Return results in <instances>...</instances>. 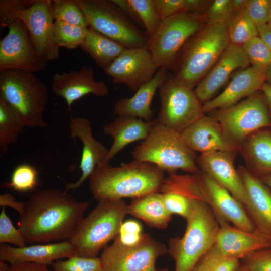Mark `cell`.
I'll list each match as a JSON object with an SVG mask.
<instances>
[{
    "mask_svg": "<svg viewBox=\"0 0 271 271\" xmlns=\"http://www.w3.org/2000/svg\"><path fill=\"white\" fill-rule=\"evenodd\" d=\"M196 175L205 202L211 208L219 226L229 223L248 232L256 229L244 206L227 190L201 171Z\"/></svg>",
    "mask_w": 271,
    "mask_h": 271,
    "instance_id": "15",
    "label": "cell"
},
{
    "mask_svg": "<svg viewBox=\"0 0 271 271\" xmlns=\"http://www.w3.org/2000/svg\"><path fill=\"white\" fill-rule=\"evenodd\" d=\"M238 171L248 198L245 209L255 229L271 238V191L247 168L239 166Z\"/></svg>",
    "mask_w": 271,
    "mask_h": 271,
    "instance_id": "24",
    "label": "cell"
},
{
    "mask_svg": "<svg viewBox=\"0 0 271 271\" xmlns=\"http://www.w3.org/2000/svg\"><path fill=\"white\" fill-rule=\"evenodd\" d=\"M261 91L266 101L271 120V85L265 82L261 87Z\"/></svg>",
    "mask_w": 271,
    "mask_h": 271,
    "instance_id": "53",
    "label": "cell"
},
{
    "mask_svg": "<svg viewBox=\"0 0 271 271\" xmlns=\"http://www.w3.org/2000/svg\"><path fill=\"white\" fill-rule=\"evenodd\" d=\"M0 205L2 207L9 206L17 211L19 215L23 211L25 203L17 201L15 197L9 193H5L0 195Z\"/></svg>",
    "mask_w": 271,
    "mask_h": 271,
    "instance_id": "47",
    "label": "cell"
},
{
    "mask_svg": "<svg viewBox=\"0 0 271 271\" xmlns=\"http://www.w3.org/2000/svg\"><path fill=\"white\" fill-rule=\"evenodd\" d=\"M265 72L252 66L240 69L221 93L202 104L204 114L232 106L260 91L265 82Z\"/></svg>",
    "mask_w": 271,
    "mask_h": 271,
    "instance_id": "23",
    "label": "cell"
},
{
    "mask_svg": "<svg viewBox=\"0 0 271 271\" xmlns=\"http://www.w3.org/2000/svg\"><path fill=\"white\" fill-rule=\"evenodd\" d=\"M166 252L165 244L144 233L141 241L131 246L122 245L116 238L99 257L104 271H157L156 260Z\"/></svg>",
    "mask_w": 271,
    "mask_h": 271,
    "instance_id": "14",
    "label": "cell"
},
{
    "mask_svg": "<svg viewBox=\"0 0 271 271\" xmlns=\"http://www.w3.org/2000/svg\"><path fill=\"white\" fill-rule=\"evenodd\" d=\"M249 171L260 179L271 176V130H259L239 146Z\"/></svg>",
    "mask_w": 271,
    "mask_h": 271,
    "instance_id": "28",
    "label": "cell"
},
{
    "mask_svg": "<svg viewBox=\"0 0 271 271\" xmlns=\"http://www.w3.org/2000/svg\"><path fill=\"white\" fill-rule=\"evenodd\" d=\"M52 79L53 93L63 98L69 108L75 101L86 95L105 97L109 92L105 82L95 79L92 67L83 66L77 71L56 73Z\"/></svg>",
    "mask_w": 271,
    "mask_h": 271,
    "instance_id": "21",
    "label": "cell"
},
{
    "mask_svg": "<svg viewBox=\"0 0 271 271\" xmlns=\"http://www.w3.org/2000/svg\"><path fill=\"white\" fill-rule=\"evenodd\" d=\"M54 271H104L100 257H85L75 255L66 260L52 264Z\"/></svg>",
    "mask_w": 271,
    "mask_h": 271,
    "instance_id": "39",
    "label": "cell"
},
{
    "mask_svg": "<svg viewBox=\"0 0 271 271\" xmlns=\"http://www.w3.org/2000/svg\"><path fill=\"white\" fill-rule=\"evenodd\" d=\"M210 271H237L241 265L240 260L222 256L213 246L208 251Z\"/></svg>",
    "mask_w": 271,
    "mask_h": 271,
    "instance_id": "44",
    "label": "cell"
},
{
    "mask_svg": "<svg viewBox=\"0 0 271 271\" xmlns=\"http://www.w3.org/2000/svg\"><path fill=\"white\" fill-rule=\"evenodd\" d=\"M270 25H271V12H270V19H269V23H268Z\"/></svg>",
    "mask_w": 271,
    "mask_h": 271,
    "instance_id": "57",
    "label": "cell"
},
{
    "mask_svg": "<svg viewBox=\"0 0 271 271\" xmlns=\"http://www.w3.org/2000/svg\"><path fill=\"white\" fill-rule=\"evenodd\" d=\"M165 171L156 165L137 160L113 167L98 166L89 178L94 199L105 200L137 198L160 192L165 180Z\"/></svg>",
    "mask_w": 271,
    "mask_h": 271,
    "instance_id": "2",
    "label": "cell"
},
{
    "mask_svg": "<svg viewBox=\"0 0 271 271\" xmlns=\"http://www.w3.org/2000/svg\"><path fill=\"white\" fill-rule=\"evenodd\" d=\"M134 160L154 164L170 175L180 170L189 174L200 170L194 151L183 141L181 133L158 123L147 138L131 153Z\"/></svg>",
    "mask_w": 271,
    "mask_h": 271,
    "instance_id": "7",
    "label": "cell"
},
{
    "mask_svg": "<svg viewBox=\"0 0 271 271\" xmlns=\"http://www.w3.org/2000/svg\"><path fill=\"white\" fill-rule=\"evenodd\" d=\"M159 69L147 47L126 48L104 71L114 84H123L136 92Z\"/></svg>",
    "mask_w": 271,
    "mask_h": 271,
    "instance_id": "16",
    "label": "cell"
},
{
    "mask_svg": "<svg viewBox=\"0 0 271 271\" xmlns=\"http://www.w3.org/2000/svg\"><path fill=\"white\" fill-rule=\"evenodd\" d=\"M246 11L257 27L269 23L271 0H247Z\"/></svg>",
    "mask_w": 271,
    "mask_h": 271,
    "instance_id": "42",
    "label": "cell"
},
{
    "mask_svg": "<svg viewBox=\"0 0 271 271\" xmlns=\"http://www.w3.org/2000/svg\"><path fill=\"white\" fill-rule=\"evenodd\" d=\"M249 64L242 46L230 43L196 86L194 91L200 103L211 100L234 71L246 68Z\"/></svg>",
    "mask_w": 271,
    "mask_h": 271,
    "instance_id": "18",
    "label": "cell"
},
{
    "mask_svg": "<svg viewBox=\"0 0 271 271\" xmlns=\"http://www.w3.org/2000/svg\"><path fill=\"white\" fill-rule=\"evenodd\" d=\"M0 271H54L49 269L46 265L34 263L9 264L0 261Z\"/></svg>",
    "mask_w": 271,
    "mask_h": 271,
    "instance_id": "46",
    "label": "cell"
},
{
    "mask_svg": "<svg viewBox=\"0 0 271 271\" xmlns=\"http://www.w3.org/2000/svg\"><path fill=\"white\" fill-rule=\"evenodd\" d=\"M206 24L204 16L190 12L179 13L161 20L148 45L158 67L173 68L185 44Z\"/></svg>",
    "mask_w": 271,
    "mask_h": 271,
    "instance_id": "10",
    "label": "cell"
},
{
    "mask_svg": "<svg viewBox=\"0 0 271 271\" xmlns=\"http://www.w3.org/2000/svg\"><path fill=\"white\" fill-rule=\"evenodd\" d=\"M269 188L271 191V176L260 179Z\"/></svg>",
    "mask_w": 271,
    "mask_h": 271,
    "instance_id": "55",
    "label": "cell"
},
{
    "mask_svg": "<svg viewBox=\"0 0 271 271\" xmlns=\"http://www.w3.org/2000/svg\"><path fill=\"white\" fill-rule=\"evenodd\" d=\"M213 247L222 256L241 260L255 251L271 247V238L257 229L248 232L224 223L220 225Z\"/></svg>",
    "mask_w": 271,
    "mask_h": 271,
    "instance_id": "22",
    "label": "cell"
},
{
    "mask_svg": "<svg viewBox=\"0 0 271 271\" xmlns=\"http://www.w3.org/2000/svg\"><path fill=\"white\" fill-rule=\"evenodd\" d=\"M186 220L183 235L168 241L167 252L175 261V271H191L214 246L220 227L211 208L203 201L194 203Z\"/></svg>",
    "mask_w": 271,
    "mask_h": 271,
    "instance_id": "5",
    "label": "cell"
},
{
    "mask_svg": "<svg viewBox=\"0 0 271 271\" xmlns=\"http://www.w3.org/2000/svg\"><path fill=\"white\" fill-rule=\"evenodd\" d=\"M234 13L232 0H215L204 15L207 24H227Z\"/></svg>",
    "mask_w": 271,
    "mask_h": 271,
    "instance_id": "40",
    "label": "cell"
},
{
    "mask_svg": "<svg viewBox=\"0 0 271 271\" xmlns=\"http://www.w3.org/2000/svg\"><path fill=\"white\" fill-rule=\"evenodd\" d=\"M161 108L157 122L181 133L204 113L194 91L168 76L159 89Z\"/></svg>",
    "mask_w": 271,
    "mask_h": 271,
    "instance_id": "13",
    "label": "cell"
},
{
    "mask_svg": "<svg viewBox=\"0 0 271 271\" xmlns=\"http://www.w3.org/2000/svg\"><path fill=\"white\" fill-rule=\"evenodd\" d=\"M230 43L242 46L258 36L257 27L248 16L245 6L236 11L227 24Z\"/></svg>",
    "mask_w": 271,
    "mask_h": 271,
    "instance_id": "32",
    "label": "cell"
},
{
    "mask_svg": "<svg viewBox=\"0 0 271 271\" xmlns=\"http://www.w3.org/2000/svg\"><path fill=\"white\" fill-rule=\"evenodd\" d=\"M155 2L161 20L185 12V0H155Z\"/></svg>",
    "mask_w": 271,
    "mask_h": 271,
    "instance_id": "45",
    "label": "cell"
},
{
    "mask_svg": "<svg viewBox=\"0 0 271 271\" xmlns=\"http://www.w3.org/2000/svg\"><path fill=\"white\" fill-rule=\"evenodd\" d=\"M161 193L168 212L172 215L177 214L185 219L190 214L194 203L197 201H202L178 191L167 190Z\"/></svg>",
    "mask_w": 271,
    "mask_h": 271,
    "instance_id": "38",
    "label": "cell"
},
{
    "mask_svg": "<svg viewBox=\"0 0 271 271\" xmlns=\"http://www.w3.org/2000/svg\"><path fill=\"white\" fill-rule=\"evenodd\" d=\"M212 112L211 116L219 122L226 135L238 148L253 133L271 127L267 102L261 91L232 106Z\"/></svg>",
    "mask_w": 271,
    "mask_h": 271,
    "instance_id": "12",
    "label": "cell"
},
{
    "mask_svg": "<svg viewBox=\"0 0 271 271\" xmlns=\"http://www.w3.org/2000/svg\"><path fill=\"white\" fill-rule=\"evenodd\" d=\"M208 251L198 261L191 271H210Z\"/></svg>",
    "mask_w": 271,
    "mask_h": 271,
    "instance_id": "52",
    "label": "cell"
},
{
    "mask_svg": "<svg viewBox=\"0 0 271 271\" xmlns=\"http://www.w3.org/2000/svg\"><path fill=\"white\" fill-rule=\"evenodd\" d=\"M38 184V171L30 164H22L14 169L10 182L3 183V187L26 192L33 190Z\"/></svg>",
    "mask_w": 271,
    "mask_h": 271,
    "instance_id": "35",
    "label": "cell"
},
{
    "mask_svg": "<svg viewBox=\"0 0 271 271\" xmlns=\"http://www.w3.org/2000/svg\"><path fill=\"white\" fill-rule=\"evenodd\" d=\"M130 19L136 21L138 24L143 26L140 19L134 8L128 0H111Z\"/></svg>",
    "mask_w": 271,
    "mask_h": 271,
    "instance_id": "48",
    "label": "cell"
},
{
    "mask_svg": "<svg viewBox=\"0 0 271 271\" xmlns=\"http://www.w3.org/2000/svg\"><path fill=\"white\" fill-rule=\"evenodd\" d=\"M69 129L70 136L79 138L83 147L79 165L81 175L76 182L65 184L66 192L79 188L103 163L108 152V149L93 137L91 123L88 118L74 116L71 114Z\"/></svg>",
    "mask_w": 271,
    "mask_h": 271,
    "instance_id": "19",
    "label": "cell"
},
{
    "mask_svg": "<svg viewBox=\"0 0 271 271\" xmlns=\"http://www.w3.org/2000/svg\"><path fill=\"white\" fill-rule=\"evenodd\" d=\"M127 206L123 199L105 200L84 217L68 240L74 246L76 255L96 257L109 241L119 234Z\"/></svg>",
    "mask_w": 271,
    "mask_h": 271,
    "instance_id": "6",
    "label": "cell"
},
{
    "mask_svg": "<svg viewBox=\"0 0 271 271\" xmlns=\"http://www.w3.org/2000/svg\"><path fill=\"white\" fill-rule=\"evenodd\" d=\"M229 43L226 24H206L181 49L178 62L173 66L176 67V70L173 77L192 89L211 69Z\"/></svg>",
    "mask_w": 271,
    "mask_h": 271,
    "instance_id": "3",
    "label": "cell"
},
{
    "mask_svg": "<svg viewBox=\"0 0 271 271\" xmlns=\"http://www.w3.org/2000/svg\"><path fill=\"white\" fill-rule=\"evenodd\" d=\"M180 133L189 148L201 154L238 151V147L228 137L219 122L211 116L203 114Z\"/></svg>",
    "mask_w": 271,
    "mask_h": 271,
    "instance_id": "20",
    "label": "cell"
},
{
    "mask_svg": "<svg viewBox=\"0 0 271 271\" xmlns=\"http://www.w3.org/2000/svg\"><path fill=\"white\" fill-rule=\"evenodd\" d=\"M90 205L78 201L59 189L33 193L25 202L18 223L27 243L68 241L76 231Z\"/></svg>",
    "mask_w": 271,
    "mask_h": 271,
    "instance_id": "1",
    "label": "cell"
},
{
    "mask_svg": "<svg viewBox=\"0 0 271 271\" xmlns=\"http://www.w3.org/2000/svg\"><path fill=\"white\" fill-rule=\"evenodd\" d=\"M127 213L157 229L166 228L172 219L165 206L160 192L132 199L127 206Z\"/></svg>",
    "mask_w": 271,
    "mask_h": 271,
    "instance_id": "29",
    "label": "cell"
},
{
    "mask_svg": "<svg viewBox=\"0 0 271 271\" xmlns=\"http://www.w3.org/2000/svg\"><path fill=\"white\" fill-rule=\"evenodd\" d=\"M185 12L196 13L201 11L206 6L208 1L203 0H185Z\"/></svg>",
    "mask_w": 271,
    "mask_h": 271,
    "instance_id": "50",
    "label": "cell"
},
{
    "mask_svg": "<svg viewBox=\"0 0 271 271\" xmlns=\"http://www.w3.org/2000/svg\"><path fill=\"white\" fill-rule=\"evenodd\" d=\"M103 69L108 67L126 49L120 43L89 27L85 39L80 47Z\"/></svg>",
    "mask_w": 271,
    "mask_h": 271,
    "instance_id": "30",
    "label": "cell"
},
{
    "mask_svg": "<svg viewBox=\"0 0 271 271\" xmlns=\"http://www.w3.org/2000/svg\"><path fill=\"white\" fill-rule=\"evenodd\" d=\"M0 97L25 127L48 126L43 118L49 99L48 89L35 73L18 69L0 71Z\"/></svg>",
    "mask_w": 271,
    "mask_h": 271,
    "instance_id": "4",
    "label": "cell"
},
{
    "mask_svg": "<svg viewBox=\"0 0 271 271\" xmlns=\"http://www.w3.org/2000/svg\"><path fill=\"white\" fill-rule=\"evenodd\" d=\"M157 271H167L166 270H164V269H158Z\"/></svg>",
    "mask_w": 271,
    "mask_h": 271,
    "instance_id": "58",
    "label": "cell"
},
{
    "mask_svg": "<svg viewBox=\"0 0 271 271\" xmlns=\"http://www.w3.org/2000/svg\"><path fill=\"white\" fill-rule=\"evenodd\" d=\"M0 20L8 28L0 41V71L18 69L35 74L45 70L48 62L33 47L22 22L2 8Z\"/></svg>",
    "mask_w": 271,
    "mask_h": 271,
    "instance_id": "11",
    "label": "cell"
},
{
    "mask_svg": "<svg viewBox=\"0 0 271 271\" xmlns=\"http://www.w3.org/2000/svg\"><path fill=\"white\" fill-rule=\"evenodd\" d=\"M52 0H1L0 8L22 22L34 48L48 62L58 59L59 47L54 35Z\"/></svg>",
    "mask_w": 271,
    "mask_h": 271,
    "instance_id": "9",
    "label": "cell"
},
{
    "mask_svg": "<svg viewBox=\"0 0 271 271\" xmlns=\"http://www.w3.org/2000/svg\"><path fill=\"white\" fill-rule=\"evenodd\" d=\"M89 27L126 48H148L149 38L111 0H76Z\"/></svg>",
    "mask_w": 271,
    "mask_h": 271,
    "instance_id": "8",
    "label": "cell"
},
{
    "mask_svg": "<svg viewBox=\"0 0 271 271\" xmlns=\"http://www.w3.org/2000/svg\"><path fill=\"white\" fill-rule=\"evenodd\" d=\"M52 10L55 21L89 27L86 18L76 0H52Z\"/></svg>",
    "mask_w": 271,
    "mask_h": 271,
    "instance_id": "34",
    "label": "cell"
},
{
    "mask_svg": "<svg viewBox=\"0 0 271 271\" xmlns=\"http://www.w3.org/2000/svg\"><path fill=\"white\" fill-rule=\"evenodd\" d=\"M138 233L143 232L142 225L134 220H128L123 221L121 225L119 233Z\"/></svg>",
    "mask_w": 271,
    "mask_h": 271,
    "instance_id": "49",
    "label": "cell"
},
{
    "mask_svg": "<svg viewBox=\"0 0 271 271\" xmlns=\"http://www.w3.org/2000/svg\"><path fill=\"white\" fill-rule=\"evenodd\" d=\"M25 127L9 105L0 97V151L6 153L15 144Z\"/></svg>",
    "mask_w": 271,
    "mask_h": 271,
    "instance_id": "31",
    "label": "cell"
},
{
    "mask_svg": "<svg viewBox=\"0 0 271 271\" xmlns=\"http://www.w3.org/2000/svg\"><path fill=\"white\" fill-rule=\"evenodd\" d=\"M0 243L13 244L18 247L27 246L21 231L14 226L7 215L5 207H2L0 214Z\"/></svg>",
    "mask_w": 271,
    "mask_h": 271,
    "instance_id": "41",
    "label": "cell"
},
{
    "mask_svg": "<svg viewBox=\"0 0 271 271\" xmlns=\"http://www.w3.org/2000/svg\"><path fill=\"white\" fill-rule=\"evenodd\" d=\"M88 27L55 21L54 35L56 42L59 47L70 50L81 47L86 37Z\"/></svg>",
    "mask_w": 271,
    "mask_h": 271,
    "instance_id": "33",
    "label": "cell"
},
{
    "mask_svg": "<svg viewBox=\"0 0 271 271\" xmlns=\"http://www.w3.org/2000/svg\"><path fill=\"white\" fill-rule=\"evenodd\" d=\"M76 255L74 246L69 241L35 244L24 247L0 245V261L9 264L34 263L52 265L54 260Z\"/></svg>",
    "mask_w": 271,
    "mask_h": 271,
    "instance_id": "25",
    "label": "cell"
},
{
    "mask_svg": "<svg viewBox=\"0 0 271 271\" xmlns=\"http://www.w3.org/2000/svg\"><path fill=\"white\" fill-rule=\"evenodd\" d=\"M241 46L251 66L265 71L271 64V51L260 37H254Z\"/></svg>",
    "mask_w": 271,
    "mask_h": 271,
    "instance_id": "37",
    "label": "cell"
},
{
    "mask_svg": "<svg viewBox=\"0 0 271 271\" xmlns=\"http://www.w3.org/2000/svg\"><path fill=\"white\" fill-rule=\"evenodd\" d=\"M237 271H250L245 265L241 264L240 266L237 270Z\"/></svg>",
    "mask_w": 271,
    "mask_h": 271,
    "instance_id": "56",
    "label": "cell"
},
{
    "mask_svg": "<svg viewBox=\"0 0 271 271\" xmlns=\"http://www.w3.org/2000/svg\"><path fill=\"white\" fill-rule=\"evenodd\" d=\"M236 152L216 151L201 154L197 163L203 172L227 190L245 208L248 198L243 181L234 165Z\"/></svg>",
    "mask_w": 271,
    "mask_h": 271,
    "instance_id": "17",
    "label": "cell"
},
{
    "mask_svg": "<svg viewBox=\"0 0 271 271\" xmlns=\"http://www.w3.org/2000/svg\"><path fill=\"white\" fill-rule=\"evenodd\" d=\"M258 36L271 51V25L269 23L257 27Z\"/></svg>",
    "mask_w": 271,
    "mask_h": 271,
    "instance_id": "51",
    "label": "cell"
},
{
    "mask_svg": "<svg viewBox=\"0 0 271 271\" xmlns=\"http://www.w3.org/2000/svg\"><path fill=\"white\" fill-rule=\"evenodd\" d=\"M242 260L250 271H271V247L255 251Z\"/></svg>",
    "mask_w": 271,
    "mask_h": 271,
    "instance_id": "43",
    "label": "cell"
},
{
    "mask_svg": "<svg viewBox=\"0 0 271 271\" xmlns=\"http://www.w3.org/2000/svg\"><path fill=\"white\" fill-rule=\"evenodd\" d=\"M168 75L167 69L160 68L154 77L141 86L133 96L118 100L115 104L114 113L118 116L136 117L146 122L153 121L152 100Z\"/></svg>",
    "mask_w": 271,
    "mask_h": 271,
    "instance_id": "27",
    "label": "cell"
},
{
    "mask_svg": "<svg viewBox=\"0 0 271 271\" xmlns=\"http://www.w3.org/2000/svg\"><path fill=\"white\" fill-rule=\"evenodd\" d=\"M265 83L271 85V64L266 68L265 72Z\"/></svg>",
    "mask_w": 271,
    "mask_h": 271,
    "instance_id": "54",
    "label": "cell"
},
{
    "mask_svg": "<svg viewBox=\"0 0 271 271\" xmlns=\"http://www.w3.org/2000/svg\"><path fill=\"white\" fill-rule=\"evenodd\" d=\"M128 2L138 15L150 39L161 21L155 0H128Z\"/></svg>",
    "mask_w": 271,
    "mask_h": 271,
    "instance_id": "36",
    "label": "cell"
},
{
    "mask_svg": "<svg viewBox=\"0 0 271 271\" xmlns=\"http://www.w3.org/2000/svg\"><path fill=\"white\" fill-rule=\"evenodd\" d=\"M156 122L157 120L146 122L134 116H118L113 122L105 125L103 132L113 139V143L102 164L109 163L128 145L145 140Z\"/></svg>",
    "mask_w": 271,
    "mask_h": 271,
    "instance_id": "26",
    "label": "cell"
}]
</instances>
